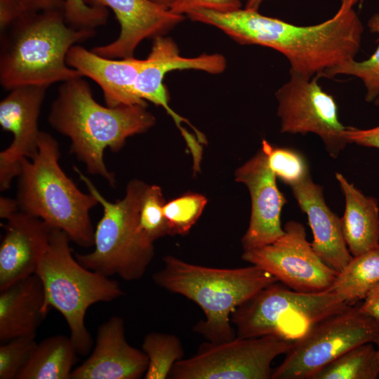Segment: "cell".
Wrapping results in <instances>:
<instances>
[{"label":"cell","instance_id":"43","mask_svg":"<svg viewBox=\"0 0 379 379\" xmlns=\"http://www.w3.org/2000/svg\"><path fill=\"white\" fill-rule=\"evenodd\" d=\"M374 104L375 105H379V95L378 96L375 98V100L373 101Z\"/></svg>","mask_w":379,"mask_h":379},{"label":"cell","instance_id":"33","mask_svg":"<svg viewBox=\"0 0 379 379\" xmlns=\"http://www.w3.org/2000/svg\"><path fill=\"white\" fill-rule=\"evenodd\" d=\"M241 0H173L169 10L178 15L197 9L229 12L241 8Z\"/></svg>","mask_w":379,"mask_h":379},{"label":"cell","instance_id":"31","mask_svg":"<svg viewBox=\"0 0 379 379\" xmlns=\"http://www.w3.org/2000/svg\"><path fill=\"white\" fill-rule=\"evenodd\" d=\"M34 335L14 338L0 346V379H16L37 343Z\"/></svg>","mask_w":379,"mask_h":379},{"label":"cell","instance_id":"38","mask_svg":"<svg viewBox=\"0 0 379 379\" xmlns=\"http://www.w3.org/2000/svg\"><path fill=\"white\" fill-rule=\"evenodd\" d=\"M17 199L1 197L0 198V218L7 220L19 211Z\"/></svg>","mask_w":379,"mask_h":379},{"label":"cell","instance_id":"40","mask_svg":"<svg viewBox=\"0 0 379 379\" xmlns=\"http://www.w3.org/2000/svg\"><path fill=\"white\" fill-rule=\"evenodd\" d=\"M263 0H247L245 8L258 11Z\"/></svg>","mask_w":379,"mask_h":379},{"label":"cell","instance_id":"15","mask_svg":"<svg viewBox=\"0 0 379 379\" xmlns=\"http://www.w3.org/2000/svg\"><path fill=\"white\" fill-rule=\"evenodd\" d=\"M235 179L247 187L251 201L249 225L241 239L244 250L273 243L284 234L281 213L287 200L262 148L236 171Z\"/></svg>","mask_w":379,"mask_h":379},{"label":"cell","instance_id":"5","mask_svg":"<svg viewBox=\"0 0 379 379\" xmlns=\"http://www.w3.org/2000/svg\"><path fill=\"white\" fill-rule=\"evenodd\" d=\"M60 157L58 142L41 131L37 153L20 163L19 209L64 231L72 241L88 248L94 244L95 231L89 212L98 201L92 194L82 192L67 176L59 164Z\"/></svg>","mask_w":379,"mask_h":379},{"label":"cell","instance_id":"25","mask_svg":"<svg viewBox=\"0 0 379 379\" xmlns=\"http://www.w3.org/2000/svg\"><path fill=\"white\" fill-rule=\"evenodd\" d=\"M379 361L372 343L358 345L326 365L311 379H376Z\"/></svg>","mask_w":379,"mask_h":379},{"label":"cell","instance_id":"10","mask_svg":"<svg viewBox=\"0 0 379 379\" xmlns=\"http://www.w3.org/2000/svg\"><path fill=\"white\" fill-rule=\"evenodd\" d=\"M291 341L267 335L202 344L193 357L175 363L171 379H270L273 360Z\"/></svg>","mask_w":379,"mask_h":379},{"label":"cell","instance_id":"36","mask_svg":"<svg viewBox=\"0 0 379 379\" xmlns=\"http://www.w3.org/2000/svg\"><path fill=\"white\" fill-rule=\"evenodd\" d=\"M26 12L34 13L47 11H63L65 0H19Z\"/></svg>","mask_w":379,"mask_h":379},{"label":"cell","instance_id":"8","mask_svg":"<svg viewBox=\"0 0 379 379\" xmlns=\"http://www.w3.org/2000/svg\"><path fill=\"white\" fill-rule=\"evenodd\" d=\"M351 305L331 290L299 292L278 281L239 305L231 321L239 338L271 335L293 342L318 322Z\"/></svg>","mask_w":379,"mask_h":379},{"label":"cell","instance_id":"12","mask_svg":"<svg viewBox=\"0 0 379 379\" xmlns=\"http://www.w3.org/2000/svg\"><path fill=\"white\" fill-rule=\"evenodd\" d=\"M272 244L244 251L242 259L269 272L290 288L305 293L331 290L338 272L324 263L299 222L290 220Z\"/></svg>","mask_w":379,"mask_h":379},{"label":"cell","instance_id":"27","mask_svg":"<svg viewBox=\"0 0 379 379\" xmlns=\"http://www.w3.org/2000/svg\"><path fill=\"white\" fill-rule=\"evenodd\" d=\"M367 25L369 31L378 34L379 38L378 13L371 17ZM340 74L359 78L366 90L365 100L368 102H373L379 95V44L375 51L368 59L347 61L325 71L323 77H333Z\"/></svg>","mask_w":379,"mask_h":379},{"label":"cell","instance_id":"24","mask_svg":"<svg viewBox=\"0 0 379 379\" xmlns=\"http://www.w3.org/2000/svg\"><path fill=\"white\" fill-rule=\"evenodd\" d=\"M379 284V246L353 256L331 288L349 305L364 300Z\"/></svg>","mask_w":379,"mask_h":379},{"label":"cell","instance_id":"2","mask_svg":"<svg viewBox=\"0 0 379 379\" xmlns=\"http://www.w3.org/2000/svg\"><path fill=\"white\" fill-rule=\"evenodd\" d=\"M82 77L62 82L48 121L53 128L70 139V153L85 164L89 173L114 186V174L104 161L105 149L119 151L128 137L145 133L156 119L145 105L99 104Z\"/></svg>","mask_w":379,"mask_h":379},{"label":"cell","instance_id":"17","mask_svg":"<svg viewBox=\"0 0 379 379\" xmlns=\"http://www.w3.org/2000/svg\"><path fill=\"white\" fill-rule=\"evenodd\" d=\"M147 366L144 352L126 341L123 319L114 316L99 326L91 354L72 370L70 379H138Z\"/></svg>","mask_w":379,"mask_h":379},{"label":"cell","instance_id":"26","mask_svg":"<svg viewBox=\"0 0 379 379\" xmlns=\"http://www.w3.org/2000/svg\"><path fill=\"white\" fill-rule=\"evenodd\" d=\"M142 349L148 359L145 379L168 378L173 365L184 355L179 338L168 333H148L143 339Z\"/></svg>","mask_w":379,"mask_h":379},{"label":"cell","instance_id":"13","mask_svg":"<svg viewBox=\"0 0 379 379\" xmlns=\"http://www.w3.org/2000/svg\"><path fill=\"white\" fill-rule=\"evenodd\" d=\"M48 88L18 86L10 90L0 102V125L13 135L11 145L0 152L1 191L8 190L18 176L21 161L33 158L38 152V120Z\"/></svg>","mask_w":379,"mask_h":379},{"label":"cell","instance_id":"23","mask_svg":"<svg viewBox=\"0 0 379 379\" xmlns=\"http://www.w3.org/2000/svg\"><path fill=\"white\" fill-rule=\"evenodd\" d=\"M77 354L69 337H48L36 344L16 379H69Z\"/></svg>","mask_w":379,"mask_h":379},{"label":"cell","instance_id":"11","mask_svg":"<svg viewBox=\"0 0 379 379\" xmlns=\"http://www.w3.org/2000/svg\"><path fill=\"white\" fill-rule=\"evenodd\" d=\"M319 77L290 70L288 81L276 92L281 132L314 133L321 139L329 155L336 158L348 144L347 127L339 120L334 98L319 85Z\"/></svg>","mask_w":379,"mask_h":379},{"label":"cell","instance_id":"21","mask_svg":"<svg viewBox=\"0 0 379 379\" xmlns=\"http://www.w3.org/2000/svg\"><path fill=\"white\" fill-rule=\"evenodd\" d=\"M48 311L42 282L36 274L0 290V341L36 334Z\"/></svg>","mask_w":379,"mask_h":379},{"label":"cell","instance_id":"19","mask_svg":"<svg viewBox=\"0 0 379 379\" xmlns=\"http://www.w3.org/2000/svg\"><path fill=\"white\" fill-rule=\"evenodd\" d=\"M145 61L134 57L118 60L105 58L78 44L71 47L66 57L68 66L100 86L108 107L147 106L146 101L139 98L135 91L138 76Z\"/></svg>","mask_w":379,"mask_h":379},{"label":"cell","instance_id":"20","mask_svg":"<svg viewBox=\"0 0 379 379\" xmlns=\"http://www.w3.org/2000/svg\"><path fill=\"white\" fill-rule=\"evenodd\" d=\"M291 188L300 208L307 216L313 250L324 263L340 273L353 257L344 239L341 218L326 204L322 187L310 176Z\"/></svg>","mask_w":379,"mask_h":379},{"label":"cell","instance_id":"4","mask_svg":"<svg viewBox=\"0 0 379 379\" xmlns=\"http://www.w3.org/2000/svg\"><path fill=\"white\" fill-rule=\"evenodd\" d=\"M163 260L164 267L152 276L154 282L185 296L201 308L205 319L196 324L193 330L213 343L236 338L231 326L232 312L260 291L278 281L253 265L220 269L188 263L171 255Z\"/></svg>","mask_w":379,"mask_h":379},{"label":"cell","instance_id":"41","mask_svg":"<svg viewBox=\"0 0 379 379\" xmlns=\"http://www.w3.org/2000/svg\"><path fill=\"white\" fill-rule=\"evenodd\" d=\"M151 1L168 9H169V8L171 7L173 1V0H151Z\"/></svg>","mask_w":379,"mask_h":379},{"label":"cell","instance_id":"35","mask_svg":"<svg viewBox=\"0 0 379 379\" xmlns=\"http://www.w3.org/2000/svg\"><path fill=\"white\" fill-rule=\"evenodd\" d=\"M19 0H0V30L4 31L15 20L27 14Z\"/></svg>","mask_w":379,"mask_h":379},{"label":"cell","instance_id":"39","mask_svg":"<svg viewBox=\"0 0 379 379\" xmlns=\"http://www.w3.org/2000/svg\"><path fill=\"white\" fill-rule=\"evenodd\" d=\"M360 1L361 0H341L340 6L338 11L345 12L352 9L353 6Z\"/></svg>","mask_w":379,"mask_h":379},{"label":"cell","instance_id":"42","mask_svg":"<svg viewBox=\"0 0 379 379\" xmlns=\"http://www.w3.org/2000/svg\"><path fill=\"white\" fill-rule=\"evenodd\" d=\"M373 343H375V345H376L375 349H376L377 356H378V361H379V333L376 336V338H375Z\"/></svg>","mask_w":379,"mask_h":379},{"label":"cell","instance_id":"9","mask_svg":"<svg viewBox=\"0 0 379 379\" xmlns=\"http://www.w3.org/2000/svg\"><path fill=\"white\" fill-rule=\"evenodd\" d=\"M379 322L360 310V303L318 322L292 343L272 379H311L339 356L358 345L373 343Z\"/></svg>","mask_w":379,"mask_h":379},{"label":"cell","instance_id":"7","mask_svg":"<svg viewBox=\"0 0 379 379\" xmlns=\"http://www.w3.org/2000/svg\"><path fill=\"white\" fill-rule=\"evenodd\" d=\"M74 170L103 208L94 231V250L77 253L76 259L86 268L108 277L116 274L126 281L140 279L154 255L153 243L142 235L138 226L140 205L147 185L132 180L124 197L110 202L77 167Z\"/></svg>","mask_w":379,"mask_h":379},{"label":"cell","instance_id":"3","mask_svg":"<svg viewBox=\"0 0 379 379\" xmlns=\"http://www.w3.org/2000/svg\"><path fill=\"white\" fill-rule=\"evenodd\" d=\"M94 29H76L63 11L29 13L1 32L0 84L7 90L44 86L83 77L68 66L72 46L93 38Z\"/></svg>","mask_w":379,"mask_h":379},{"label":"cell","instance_id":"37","mask_svg":"<svg viewBox=\"0 0 379 379\" xmlns=\"http://www.w3.org/2000/svg\"><path fill=\"white\" fill-rule=\"evenodd\" d=\"M360 310L379 322V284L368 293L360 303Z\"/></svg>","mask_w":379,"mask_h":379},{"label":"cell","instance_id":"18","mask_svg":"<svg viewBox=\"0 0 379 379\" xmlns=\"http://www.w3.org/2000/svg\"><path fill=\"white\" fill-rule=\"evenodd\" d=\"M6 220L0 245V290L35 274L54 229L20 210Z\"/></svg>","mask_w":379,"mask_h":379},{"label":"cell","instance_id":"32","mask_svg":"<svg viewBox=\"0 0 379 379\" xmlns=\"http://www.w3.org/2000/svg\"><path fill=\"white\" fill-rule=\"evenodd\" d=\"M66 22L76 29H94L104 25L108 19L107 8L89 6L82 0H65Z\"/></svg>","mask_w":379,"mask_h":379},{"label":"cell","instance_id":"16","mask_svg":"<svg viewBox=\"0 0 379 379\" xmlns=\"http://www.w3.org/2000/svg\"><path fill=\"white\" fill-rule=\"evenodd\" d=\"M89 6L109 7L120 25L119 36L112 42L96 46L92 51L108 58L133 57L144 39L165 34L184 20L151 0H82Z\"/></svg>","mask_w":379,"mask_h":379},{"label":"cell","instance_id":"6","mask_svg":"<svg viewBox=\"0 0 379 379\" xmlns=\"http://www.w3.org/2000/svg\"><path fill=\"white\" fill-rule=\"evenodd\" d=\"M70 240L64 231L54 228L35 274L44 286L46 310L51 307L62 315L78 354L84 356L93 346L85 324L88 309L120 298L124 291L117 281L81 265L72 255Z\"/></svg>","mask_w":379,"mask_h":379},{"label":"cell","instance_id":"29","mask_svg":"<svg viewBox=\"0 0 379 379\" xmlns=\"http://www.w3.org/2000/svg\"><path fill=\"white\" fill-rule=\"evenodd\" d=\"M207 203L202 194L188 193L165 204L164 214L169 235L187 234L196 223Z\"/></svg>","mask_w":379,"mask_h":379},{"label":"cell","instance_id":"14","mask_svg":"<svg viewBox=\"0 0 379 379\" xmlns=\"http://www.w3.org/2000/svg\"><path fill=\"white\" fill-rule=\"evenodd\" d=\"M145 64L140 72L135 85L137 96L162 107L174 120L184 138L190 133L182 126L189 124L198 139L204 135L185 118L178 115L169 105L167 89L164 84L166 74L173 70L197 69L210 74H219L226 67V60L220 54H201L194 58L180 55L177 44L164 35L154 38L151 51L145 59Z\"/></svg>","mask_w":379,"mask_h":379},{"label":"cell","instance_id":"28","mask_svg":"<svg viewBox=\"0 0 379 379\" xmlns=\"http://www.w3.org/2000/svg\"><path fill=\"white\" fill-rule=\"evenodd\" d=\"M165 204L161 187L147 185L140 205L138 226L142 235L152 243L168 233L164 214Z\"/></svg>","mask_w":379,"mask_h":379},{"label":"cell","instance_id":"30","mask_svg":"<svg viewBox=\"0 0 379 379\" xmlns=\"http://www.w3.org/2000/svg\"><path fill=\"white\" fill-rule=\"evenodd\" d=\"M261 148L266 153L269 166L276 177L290 187L310 176L307 163L298 151L274 147L265 140Z\"/></svg>","mask_w":379,"mask_h":379},{"label":"cell","instance_id":"1","mask_svg":"<svg viewBox=\"0 0 379 379\" xmlns=\"http://www.w3.org/2000/svg\"><path fill=\"white\" fill-rule=\"evenodd\" d=\"M201 22L222 30L241 44L266 46L283 54L290 70L313 77L355 59L364 27L356 12L337 11L314 25H296L247 8L229 12L202 10Z\"/></svg>","mask_w":379,"mask_h":379},{"label":"cell","instance_id":"22","mask_svg":"<svg viewBox=\"0 0 379 379\" xmlns=\"http://www.w3.org/2000/svg\"><path fill=\"white\" fill-rule=\"evenodd\" d=\"M345 207L341 218L346 245L352 256L379 246V208L377 200L364 194L343 175L335 173Z\"/></svg>","mask_w":379,"mask_h":379},{"label":"cell","instance_id":"34","mask_svg":"<svg viewBox=\"0 0 379 379\" xmlns=\"http://www.w3.org/2000/svg\"><path fill=\"white\" fill-rule=\"evenodd\" d=\"M345 138L348 144L379 149V125L365 129L347 127Z\"/></svg>","mask_w":379,"mask_h":379}]
</instances>
